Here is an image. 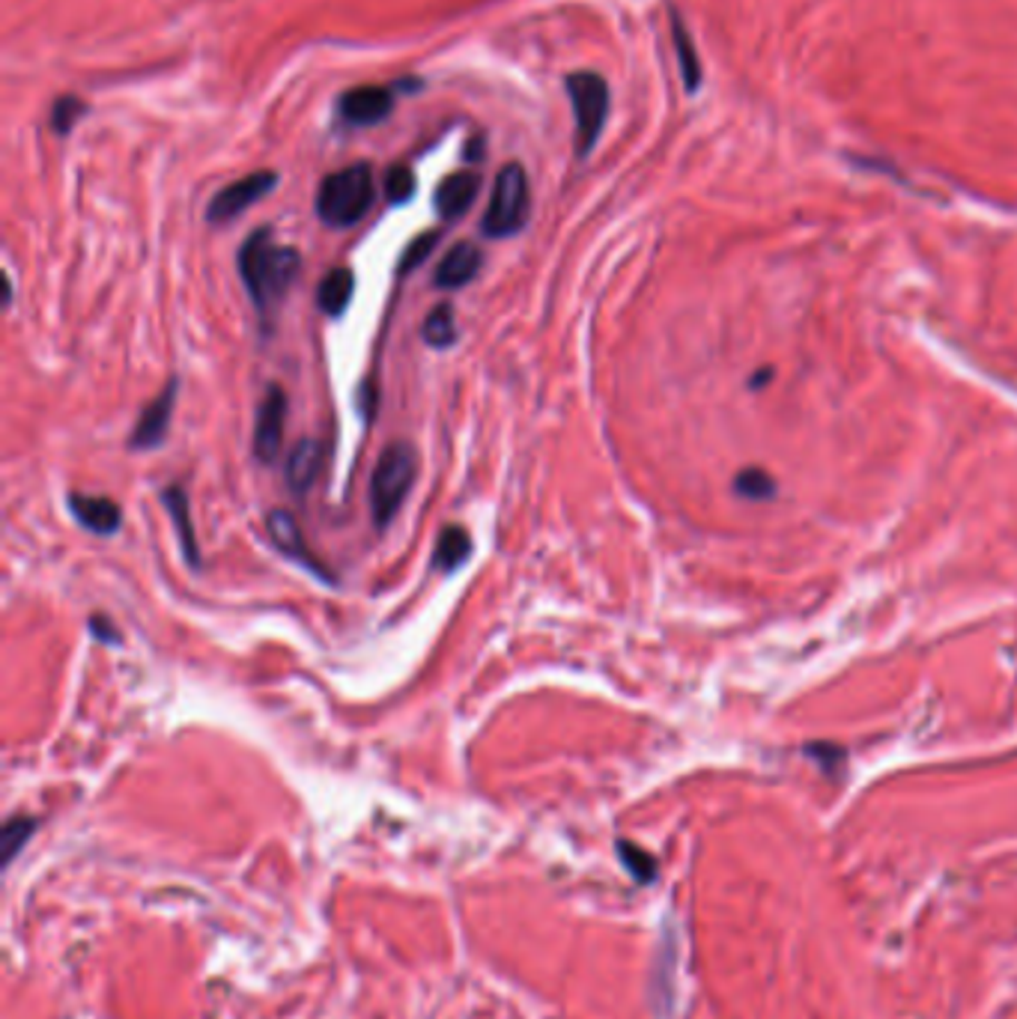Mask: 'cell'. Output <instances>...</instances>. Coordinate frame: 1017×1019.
Masks as SVG:
<instances>
[{"mask_svg": "<svg viewBox=\"0 0 1017 1019\" xmlns=\"http://www.w3.org/2000/svg\"><path fill=\"white\" fill-rule=\"evenodd\" d=\"M302 272V254L275 245L272 231L251 233L239 251V275L260 316H272Z\"/></svg>", "mask_w": 1017, "mask_h": 1019, "instance_id": "6da1fadb", "label": "cell"}, {"mask_svg": "<svg viewBox=\"0 0 1017 1019\" xmlns=\"http://www.w3.org/2000/svg\"><path fill=\"white\" fill-rule=\"evenodd\" d=\"M418 478V450L409 441H391L370 478V513L377 528H389Z\"/></svg>", "mask_w": 1017, "mask_h": 1019, "instance_id": "7a4b0ae2", "label": "cell"}, {"mask_svg": "<svg viewBox=\"0 0 1017 1019\" xmlns=\"http://www.w3.org/2000/svg\"><path fill=\"white\" fill-rule=\"evenodd\" d=\"M377 200V185L368 165L343 167L338 174L325 176L316 192V215L329 227H352L359 224Z\"/></svg>", "mask_w": 1017, "mask_h": 1019, "instance_id": "3957f363", "label": "cell"}, {"mask_svg": "<svg viewBox=\"0 0 1017 1019\" xmlns=\"http://www.w3.org/2000/svg\"><path fill=\"white\" fill-rule=\"evenodd\" d=\"M528 209H531V188H528L526 170L519 165H505L496 176L490 206L483 212V236H490V239L517 236L528 224Z\"/></svg>", "mask_w": 1017, "mask_h": 1019, "instance_id": "277c9868", "label": "cell"}, {"mask_svg": "<svg viewBox=\"0 0 1017 1019\" xmlns=\"http://www.w3.org/2000/svg\"><path fill=\"white\" fill-rule=\"evenodd\" d=\"M567 92L576 114V149L579 156H588L597 147L609 117V87L600 75L576 72L567 78Z\"/></svg>", "mask_w": 1017, "mask_h": 1019, "instance_id": "5b68a950", "label": "cell"}, {"mask_svg": "<svg viewBox=\"0 0 1017 1019\" xmlns=\"http://www.w3.org/2000/svg\"><path fill=\"white\" fill-rule=\"evenodd\" d=\"M284 423H287V394L281 385H268L257 405V421H254V457L263 466H272L284 444Z\"/></svg>", "mask_w": 1017, "mask_h": 1019, "instance_id": "8992f818", "label": "cell"}, {"mask_svg": "<svg viewBox=\"0 0 1017 1019\" xmlns=\"http://www.w3.org/2000/svg\"><path fill=\"white\" fill-rule=\"evenodd\" d=\"M275 185L277 174H272V170H257V174L245 176L239 183H231L227 188L215 194L209 209H206V218L213 221V224H227V221L239 218L242 212L251 209L257 200H263Z\"/></svg>", "mask_w": 1017, "mask_h": 1019, "instance_id": "52a82bcc", "label": "cell"}, {"mask_svg": "<svg viewBox=\"0 0 1017 1019\" xmlns=\"http://www.w3.org/2000/svg\"><path fill=\"white\" fill-rule=\"evenodd\" d=\"M174 405H176V379H170V382L162 388V394H158L149 405H144V412H140L138 423H135V430H131V435H129V448L131 450L158 448V444L167 439V430H170Z\"/></svg>", "mask_w": 1017, "mask_h": 1019, "instance_id": "ba28073f", "label": "cell"}, {"mask_svg": "<svg viewBox=\"0 0 1017 1019\" xmlns=\"http://www.w3.org/2000/svg\"><path fill=\"white\" fill-rule=\"evenodd\" d=\"M394 108V92L389 87H355V90L343 92L341 117L350 126H377Z\"/></svg>", "mask_w": 1017, "mask_h": 1019, "instance_id": "9c48e42d", "label": "cell"}, {"mask_svg": "<svg viewBox=\"0 0 1017 1019\" xmlns=\"http://www.w3.org/2000/svg\"><path fill=\"white\" fill-rule=\"evenodd\" d=\"M266 531H268V540H272V546H275V549L281 551V555H287L290 560H299V564H302L305 570L316 572L320 579H325V581L332 579V576H329V572H325L323 567L316 564L314 555L307 551L305 540H302V531H299L296 519H293V516H290L287 510H272V513L266 516Z\"/></svg>", "mask_w": 1017, "mask_h": 1019, "instance_id": "30bf717a", "label": "cell"}, {"mask_svg": "<svg viewBox=\"0 0 1017 1019\" xmlns=\"http://www.w3.org/2000/svg\"><path fill=\"white\" fill-rule=\"evenodd\" d=\"M66 504H69V513L75 516V522L81 525V528H87L90 533L111 537V533L120 531L123 510L114 504L111 498L72 492V496L66 498Z\"/></svg>", "mask_w": 1017, "mask_h": 1019, "instance_id": "8fae6325", "label": "cell"}, {"mask_svg": "<svg viewBox=\"0 0 1017 1019\" xmlns=\"http://www.w3.org/2000/svg\"><path fill=\"white\" fill-rule=\"evenodd\" d=\"M481 248L472 245V242H457V245L444 254L442 263L436 266V290H460V286L472 284L475 277H478V272H481Z\"/></svg>", "mask_w": 1017, "mask_h": 1019, "instance_id": "7c38bea8", "label": "cell"}, {"mask_svg": "<svg viewBox=\"0 0 1017 1019\" xmlns=\"http://www.w3.org/2000/svg\"><path fill=\"white\" fill-rule=\"evenodd\" d=\"M325 469V444L316 439H302L296 448L290 450L287 457V469H284V478H287V487L296 492V496H305L311 492L316 483V478L323 474Z\"/></svg>", "mask_w": 1017, "mask_h": 1019, "instance_id": "4fadbf2b", "label": "cell"}, {"mask_svg": "<svg viewBox=\"0 0 1017 1019\" xmlns=\"http://www.w3.org/2000/svg\"><path fill=\"white\" fill-rule=\"evenodd\" d=\"M478 192H481V176L475 174V170L451 174L436 188V212L444 221L462 218L466 212L472 209V203L478 200Z\"/></svg>", "mask_w": 1017, "mask_h": 1019, "instance_id": "5bb4252c", "label": "cell"}, {"mask_svg": "<svg viewBox=\"0 0 1017 1019\" xmlns=\"http://www.w3.org/2000/svg\"><path fill=\"white\" fill-rule=\"evenodd\" d=\"M162 504H165L167 516H170V522H174L176 540L183 546L185 560L192 564V567H201V546H197V533H195V519H192V501L185 496V489L170 487L162 492Z\"/></svg>", "mask_w": 1017, "mask_h": 1019, "instance_id": "9a60e30c", "label": "cell"}, {"mask_svg": "<svg viewBox=\"0 0 1017 1019\" xmlns=\"http://www.w3.org/2000/svg\"><path fill=\"white\" fill-rule=\"evenodd\" d=\"M352 293H355V275H352V268H332L329 275L320 281L316 286V304H320V311L325 316H343L346 307L352 302Z\"/></svg>", "mask_w": 1017, "mask_h": 1019, "instance_id": "2e32d148", "label": "cell"}, {"mask_svg": "<svg viewBox=\"0 0 1017 1019\" xmlns=\"http://www.w3.org/2000/svg\"><path fill=\"white\" fill-rule=\"evenodd\" d=\"M472 555V537L460 525H448L439 533L433 549V570L439 572H453L460 570L462 564Z\"/></svg>", "mask_w": 1017, "mask_h": 1019, "instance_id": "e0dca14e", "label": "cell"}, {"mask_svg": "<svg viewBox=\"0 0 1017 1019\" xmlns=\"http://www.w3.org/2000/svg\"><path fill=\"white\" fill-rule=\"evenodd\" d=\"M421 337H424L427 346H433V350H448V346L457 343L460 331H457V313H453L451 304H436L433 311L427 313L424 325H421Z\"/></svg>", "mask_w": 1017, "mask_h": 1019, "instance_id": "ac0fdd59", "label": "cell"}, {"mask_svg": "<svg viewBox=\"0 0 1017 1019\" xmlns=\"http://www.w3.org/2000/svg\"><path fill=\"white\" fill-rule=\"evenodd\" d=\"M672 39H675V51H677V60H681V75H684L686 90L695 92L698 90V84H702V69H698V57H695L693 39H690V33H686V28H684V21L677 19V16L672 19Z\"/></svg>", "mask_w": 1017, "mask_h": 1019, "instance_id": "d6986e66", "label": "cell"}, {"mask_svg": "<svg viewBox=\"0 0 1017 1019\" xmlns=\"http://www.w3.org/2000/svg\"><path fill=\"white\" fill-rule=\"evenodd\" d=\"M382 192H385V200L391 206H400V203L412 200V194H415V174L409 170L407 165H394L385 170V179H382Z\"/></svg>", "mask_w": 1017, "mask_h": 1019, "instance_id": "ffe728a7", "label": "cell"}, {"mask_svg": "<svg viewBox=\"0 0 1017 1019\" xmlns=\"http://www.w3.org/2000/svg\"><path fill=\"white\" fill-rule=\"evenodd\" d=\"M84 114H87L84 99H78V96H60V99L51 105V117H48V120H51V129H55L57 135H69V131L81 123Z\"/></svg>", "mask_w": 1017, "mask_h": 1019, "instance_id": "44dd1931", "label": "cell"}, {"mask_svg": "<svg viewBox=\"0 0 1017 1019\" xmlns=\"http://www.w3.org/2000/svg\"><path fill=\"white\" fill-rule=\"evenodd\" d=\"M33 829H37V820L33 817H10L7 820V826H3V862L10 864L19 850L28 844V837L33 835Z\"/></svg>", "mask_w": 1017, "mask_h": 1019, "instance_id": "7402d4cb", "label": "cell"}, {"mask_svg": "<svg viewBox=\"0 0 1017 1019\" xmlns=\"http://www.w3.org/2000/svg\"><path fill=\"white\" fill-rule=\"evenodd\" d=\"M436 245H439V233H421V236L409 245L407 254H403V259H400V272H403V275L415 272L424 259H430V254H433Z\"/></svg>", "mask_w": 1017, "mask_h": 1019, "instance_id": "603a6c76", "label": "cell"}, {"mask_svg": "<svg viewBox=\"0 0 1017 1019\" xmlns=\"http://www.w3.org/2000/svg\"><path fill=\"white\" fill-rule=\"evenodd\" d=\"M734 487H737L740 496H746V498H767V496H773V480H770L767 474H764V471H759V469L743 471Z\"/></svg>", "mask_w": 1017, "mask_h": 1019, "instance_id": "cb8c5ba5", "label": "cell"}, {"mask_svg": "<svg viewBox=\"0 0 1017 1019\" xmlns=\"http://www.w3.org/2000/svg\"><path fill=\"white\" fill-rule=\"evenodd\" d=\"M618 850L624 853V862H627V868L636 873L638 880L647 882L651 876H654V859H651V855L642 853V850H636V846H629V844H620Z\"/></svg>", "mask_w": 1017, "mask_h": 1019, "instance_id": "d4e9b609", "label": "cell"}, {"mask_svg": "<svg viewBox=\"0 0 1017 1019\" xmlns=\"http://www.w3.org/2000/svg\"><path fill=\"white\" fill-rule=\"evenodd\" d=\"M90 633H92V638H96V641L108 644V647H117V644H123V635L117 633V626H114L105 615H92L90 617Z\"/></svg>", "mask_w": 1017, "mask_h": 1019, "instance_id": "484cf974", "label": "cell"}, {"mask_svg": "<svg viewBox=\"0 0 1017 1019\" xmlns=\"http://www.w3.org/2000/svg\"><path fill=\"white\" fill-rule=\"evenodd\" d=\"M373 409H377V391H373V382H364V385H361V412H364V418H373Z\"/></svg>", "mask_w": 1017, "mask_h": 1019, "instance_id": "4316f807", "label": "cell"}]
</instances>
